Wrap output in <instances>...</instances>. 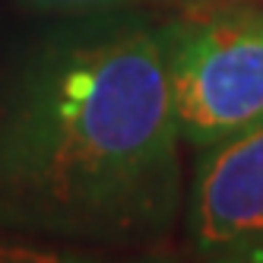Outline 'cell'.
<instances>
[{
    "label": "cell",
    "instance_id": "obj_1",
    "mask_svg": "<svg viewBox=\"0 0 263 263\" xmlns=\"http://www.w3.org/2000/svg\"><path fill=\"white\" fill-rule=\"evenodd\" d=\"M178 140L159 23L64 16L0 77V235L162 238L181 213Z\"/></svg>",
    "mask_w": 263,
    "mask_h": 263
},
{
    "label": "cell",
    "instance_id": "obj_3",
    "mask_svg": "<svg viewBox=\"0 0 263 263\" xmlns=\"http://www.w3.org/2000/svg\"><path fill=\"white\" fill-rule=\"evenodd\" d=\"M187 225L203 257L263 260V118L206 146Z\"/></svg>",
    "mask_w": 263,
    "mask_h": 263
},
{
    "label": "cell",
    "instance_id": "obj_2",
    "mask_svg": "<svg viewBox=\"0 0 263 263\" xmlns=\"http://www.w3.org/2000/svg\"><path fill=\"white\" fill-rule=\"evenodd\" d=\"M178 130L216 146L263 118V7L194 0L159 23Z\"/></svg>",
    "mask_w": 263,
    "mask_h": 263
},
{
    "label": "cell",
    "instance_id": "obj_4",
    "mask_svg": "<svg viewBox=\"0 0 263 263\" xmlns=\"http://www.w3.org/2000/svg\"><path fill=\"white\" fill-rule=\"evenodd\" d=\"M20 4L42 10V13H58V16H73V13H118V10H143V7H159V4H178L187 7L194 0H20Z\"/></svg>",
    "mask_w": 263,
    "mask_h": 263
}]
</instances>
